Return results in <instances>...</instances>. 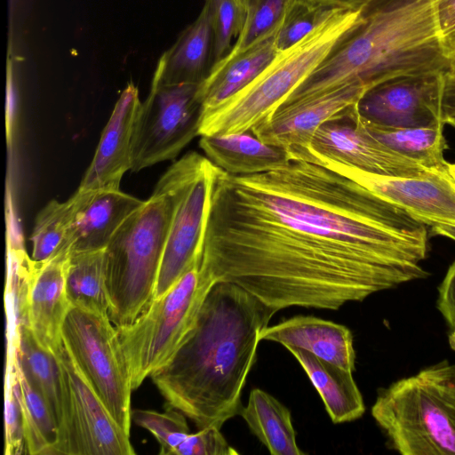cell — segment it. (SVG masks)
<instances>
[{
    "mask_svg": "<svg viewBox=\"0 0 455 455\" xmlns=\"http://www.w3.org/2000/svg\"><path fill=\"white\" fill-rule=\"evenodd\" d=\"M426 224L316 163L261 173L218 167L201 269L277 311L339 309L427 276Z\"/></svg>",
    "mask_w": 455,
    "mask_h": 455,
    "instance_id": "1",
    "label": "cell"
},
{
    "mask_svg": "<svg viewBox=\"0 0 455 455\" xmlns=\"http://www.w3.org/2000/svg\"><path fill=\"white\" fill-rule=\"evenodd\" d=\"M276 312L235 283H215L178 350L150 376L165 408L180 411L198 429L220 428L240 414L260 333Z\"/></svg>",
    "mask_w": 455,
    "mask_h": 455,
    "instance_id": "2",
    "label": "cell"
},
{
    "mask_svg": "<svg viewBox=\"0 0 455 455\" xmlns=\"http://www.w3.org/2000/svg\"><path fill=\"white\" fill-rule=\"evenodd\" d=\"M450 68L432 0H362L358 22L282 106L351 83L370 89L397 76Z\"/></svg>",
    "mask_w": 455,
    "mask_h": 455,
    "instance_id": "3",
    "label": "cell"
},
{
    "mask_svg": "<svg viewBox=\"0 0 455 455\" xmlns=\"http://www.w3.org/2000/svg\"><path fill=\"white\" fill-rule=\"evenodd\" d=\"M207 160L191 151L176 161L107 245L108 317L116 328L132 323L152 301L175 212Z\"/></svg>",
    "mask_w": 455,
    "mask_h": 455,
    "instance_id": "4",
    "label": "cell"
},
{
    "mask_svg": "<svg viewBox=\"0 0 455 455\" xmlns=\"http://www.w3.org/2000/svg\"><path fill=\"white\" fill-rule=\"evenodd\" d=\"M361 4L336 8L305 37L279 52L249 85L202 116L199 136L247 132L268 119L358 22Z\"/></svg>",
    "mask_w": 455,
    "mask_h": 455,
    "instance_id": "5",
    "label": "cell"
},
{
    "mask_svg": "<svg viewBox=\"0 0 455 455\" xmlns=\"http://www.w3.org/2000/svg\"><path fill=\"white\" fill-rule=\"evenodd\" d=\"M371 415L403 455H455V364L393 383L379 393Z\"/></svg>",
    "mask_w": 455,
    "mask_h": 455,
    "instance_id": "6",
    "label": "cell"
},
{
    "mask_svg": "<svg viewBox=\"0 0 455 455\" xmlns=\"http://www.w3.org/2000/svg\"><path fill=\"white\" fill-rule=\"evenodd\" d=\"M196 263L163 296L126 326L116 328L132 389L164 366L192 329L216 283Z\"/></svg>",
    "mask_w": 455,
    "mask_h": 455,
    "instance_id": "7",
    "label": "cell"
},
{
    "mask_svg": "<svg viewBox=\"0 0 455 455\" xmlns=\"http://www.w3.org/2000/svg\"><path fill=\"white\" fill-rule=\"evenodd\" d=\"M62 339L112 417L130 435L132 389L118 331L108 315L72 307Z\"/></svg>",
    "mask_w": 455,
    "mask_h": 455,
    "instance_id": "8",
    "label": "cell"
},
{
    "mask_svg": "<svg viewBox=\"0 0 455 455\" xmlns=\"http://www.w3.org/2000/svg\"><path fill=\"white\" fill-rule=\"evenodd\" d=\"M59 363L64 417L54 455H132L127 434L81 370L62 339L54 351Z\"/></svg>",
    "mask_w": 455,
    "mask_h": 455,
    "instance_id": "9",
    "label": "cell"
},
{
    "mask_svg": "<svg viewBox=\"0 0 455 455\" xmlns=\"http://www.w3.org/2000/svg\"><path fill=\"white\" fill-rule=\"evenodd\" d=\"M199 84L151 85L135 122L131 154L132 172L175 158L199 136L203 115Z\"/></svg>",
    "mask_w": 455,
    "mask_h": 455,
    "instance_id": "10",
    "label": "cell"
},
{
    "mask_svg": "<svg viewBox=\"0 0 455 455\" xmlns=\"http://www.w3.org/2000/svg\"><path fill=\"white\" fill-rule=\"evenodd\" d=\"M290 156L311 162L332 161L382 176L421 178L433 172L370 134L357 114L356 104L324 123L306 149Z\"/></svg>",
    "mask_w": 455,
    "mask_h": 455,
    "instance_id": "11",
    "label": "cell"
},
{
    "mask_svg": "<svg viewBox=\"0 0 455 455\" xmlns=\"http://www.w3.org/2000/svg\"><path fill=\"white\" fill-rule=\"evenodd\" d=\"M443 74L402 75L382 81L363 94L356 103V111L365 123L382 127L411 128L444 124Z\"/></svg>",
    "mask_w": 455,
    "mask_h": 455,
    "instance_id": "12",
    "label": "cell"
},
{
    "mask_svg": "<svg viewBox=\"0 0 455 455\" xmlns=\"http://www.w3.org/2000/svg\"><path fill=\"white\" fill-rule=\"evenodd\" d=\"M314 163L353 180L426 225L455 226V182L447 172H432L421 178L390 177L328 160Z\"/></svg>",
    "mask_w": 455,
    "mask_h": 455,
    "instance_id": "13",
    "label": "cell"
},
{
    "mask_svg": "<svg viewBox=\"0 0 455 455\" xmlns=\"http://www.w3.org/2000/svg\"><path fill=\"white\" fill-rule=\"evenodd\" d=\"M217 170L218 167L208 159L175 212L153 299L163 296L196 263L202 260L208 203Z\"/></svg>",
    "mask_w": 455,
    "mask_h": 455,
    "instance_id": "14",
    "label": "cell"
},
{
    "mask_svg": "<svg viewBox=\"0 0 455 455\" xmlns=\"http://www.w3.org/2000/svg\"><path fill=\"white\" fill-rule=\"evenodd\" d=\"M368 90L358 83L337 87L318 96L281 106L251 131L263 142L290 154L306 149L326 122L356 104Z\"/></svg>",
    "mask_w": 455,
    "mask_h": 455,
    "instance_id": "15",
    "label": "cell"
},
{
    "mask_svg": "<svg viewBox=\"0 0 455 455\" xmlns=\"http://www.w3.org/2000/svg\"><path fill=\"white\" fill-rule=\"evenodd\" d=\"M140 105L137 87L132 83L127 84L102 131L79 189H120L124 174L131 170L132 140Z\"/></svg>",
    "mask_w": 455,
    "mask_h": 455,
    "instance_id": "16",
    "label": "cell"
},
{
    "mask_svg": "<svg viewBox=\"0 0 455 455\" xmlns=\"http://www.w3.org/2000/svg\"><path fill=\"white\" fill-rule=\"evenodd\" d=\"M70 251L61 249L35 261L28 296V327L37 341L54 352L62 343V327L72 307L67 294Z\"/></svg>",
    "mask_w": 455,
    "mask_h": 455,
    "instance_id": "17",
    "label": "cell"
},
{
    "mask_svg": "<svg viewBox=\"0 0 455 455\" xmlns=\"http://www.w3.org/2000/svg\"><path fill=\"white\" fill-rule=\"evenodd\" d=\"M260 340L280 343L310 352L343 369L355 370V352L348 328L312 315H297L267 326Z\"/></svg>",
    "mask_w": 455,
    "mask_h": 455,
    "instance_id": "18",
    "label": "cell"
},
{
    "mask_svg": "<svg viewBox=\"0 0 455 455\" xmlns=\"http://www.w3.org/2000/svg\"><path fill=\"white\" fill-rule=\"evenodd\" d=\"M212 15L210 2L205 0L195 21L160 58L151 85L201 84L212 66Z\"/></svg>",
    "mask_w": 455,
    "mask_h": 455,
    "instance_id": "19",
    "label": "cell"
},
{
    "mask_svg": "<svg viewBox=\"0 0 455 455\" xmlns=\"http://www.w3.org/2000/svg\"><path fill=\"white\" fill-rule=\"evenodd\" d=\"M71 230L70 253L105 250L112 236L144 201L119 190H85Z\"/></svg>",
    "mask_w": 455,
    "mask_h": 455,
    "instance_id": "20",
    "label": "cell"
},
{
    "mask_svg": "<svg viewBox=\"0 0 455 455\" xmlns=\"http://www.w3.org/2000/svg\"><path fill=\"white\" fill-rule=\"evenodd\" d=\"M276 33L232 57H223L211 68L198 88L203 115L249 85L273 61L279 52Z\"/></svg>",
    "mask_w": 455,
    "mask_h": 455,
    "instance_id": "21",
    "label": "cell"
},
{
    "mask_svg": "<svg viewBox=\"0 0 455 455\" xmlns=\"http://www.w3.org/2000/svg\"><path fill=\"white\" fill-rule=\"evenodd\" d=\"M199 147L214 165L236 176L269 172L291 159L286 149L263 142L251 131L202 135Z\"/></svg>",
    "mask_w": 455,
    "mask_h": 455,
    "instance_id": "22",
    "label": "cell"
},
{
    "mask_svg": "<svg viewBox=\"0 0 455 455\" xmlns=\"http://www.w3.org/2000/svg\"><path fill=\"white\" fill-rule=\"evenodd\" d=\"M287 349L297 359L319 393L333 423L349 422L363 414L365 406L353 378V371L322 360L304 349Z\"/></svg>",
    "mask_w": 455,
    "mask_h": 455,
    "instance_id": "23",
    "label": "cell"
},
{
    "mask_svg": "<svg viewBox=\"0 0 455 455\" xmlns=\"http://www.w3.org/2000/svg\"><path fill=\"white\" fill-rule=\"evenodd\" d=\"M5 372L12 378L20 406L28 454L54 455L59 435L58 423L44 399L26 379L17 354L14 357H6Z\"/></svg>",
    "mask_w": 455,
    "mask_h": 455,
    "instance_id": "24",
    "label": "cell"
},
{
    "mask_svg": "<svg viewBox=\"0 0 455 455\" xmlns=\"http://www.w3.org/2000/svg\"><path fill=\"white\" fill-rule=\"evenodd\" d=\"M240 415L272 455L304 454L297 444L290 411L270 394L252 389Z\"/></svg>",
    "mask_w": 455,
    "mask_h": 455,
    "instance_id": "25",
    "label": "cell"
},
{
    "mask_svg": "<svg viewBox=\"0 0 455 455\" xmlns=\"http://www.w3.org/2000/svg\"><path fill=\"white\" fill-rule=\"evenodd\" d=\"M16 354L26 379L44 399L60 429L64 417L63 387L54 352L44 347L32 331L22 325L19 330Z\"/></svg>",
    "mask_w": 455,
    "mask_h": 455,
    "instance_id": "26",
    "label": "cell"
},
{
    "mask_svg": "<svg viewBox=\"0 0 455 455\" xmlns=\"http://www.w3.org/2000/svg\"><path fill=\"white\" fill-rule=\"evenodd\" d=\"M362 122L370 134L393 151L430 171L447 172L449 163L443 156L447 148L443 135L444 124L426 127L389 128Z\"/></svg>",
    "mask_w": 455,
    "mask_h": 455,
    "instance_id": "27",
    "label": "cell"
},
{
    "mask_svg": "<svg viewBox=\"0 0 455 455\" xmlns=\"http://www.w3.org/2000/svg\"><path fill=\"white\" fill-rule=\"evenodd\" d=\"M66 287L72 307L108 315L105 250L70 253Z\"/></svg>",
    "mask_w": 455,
    "mask_h": 455,
    "instance_id": "28",
    "label": "cell"
},
{
    "mask_svg": "<svg viewBox=\"0 0 455 455\" xmlns=\"http://www.w3.org/2000/svg\"><path fill=\"white\" fill-rule=\"evenodd\" d=\"M85 194V190L78 188L67 201L52 200L38 212L30 236L31 258L35 261H44L61 249H68V238Z\"/></svg>",
    "mask_w": 455,
    "mask_h": 455,
    "instance_id": "29",
    "label": "cell"
},
{
    "mask_svg": "<svg viewBox=\"0 0 455 455\" xmlns=\"http://www.w3.org/2000/svg\"><path fill=\"white\" fill-rule=\"evenodd\" d=\"M245 19L242 31L225 57H232L277 32L297 0H243Z\"/></svg>",
    "mask_w": 455,
    "mask_h": 455,
    "instance_id": "30",
    "label": "cell"
},
{
    "mask_svg": "<svg viewBox=\"0 0 455 455\" xmlns=\"http://www.w3.org/2000/svg\"><path fill=\"white\" fill-rule=\"evenodd\" d=\"M132 419L157 440L161 455H176L191 434L186 416L173 409L165 408L164 412L136 409L132 411Z\"/></svg>",
    "mask_w": 455,
    "mask_h": 455,
    "instance_id": "31",
    "label": "cell"
},
{
    "mask_svg": "<svg viewBox=\"0 0 455 455\" xmlns=\"http://www.w3.org/2000/svg\"><path fill=\"white\" fill-rule=\"evenodd\" d=\"M336 8L338 7L307 0H297L287 12L275 35L277 50L284 51L298 43Z\"/></svg>",
    "mask_w": 455,
    "mask_h": 455,
    "instance_id": "32",
    "label": "cell"
},
{
    "mask_svg": "<svg viewBox=\"0 0 455 455\" xmlns=\"http://www.w3.org/2000/svg\"><path fill=\"white\" fill-rule=\"evenodd\" d=\"M209 2L213 30V66L228 54L231 43L238 37L243 27L245 11L243 0Z\"/></svg>",
    "mask_w": 455,
    "mask_h": 455,
    "instance_id": "33",
    "label": "cell"
},
{
    "mask_svg": "<svg viewBox=\"0 0 455 455\" xmlns=\"http://www.w3.org/2000/svg\"><path fill=\"white\" fill-rule=\"evenodd\" d=\"M4 454H28L23 433L20 406L11 374L4 378Z\"/></svg>",
    "mask_w": 455,
    "mask_h": 455,
    "instance_id": "34",
    "label": "cell"
},
{
    "mask_svg": "<svg viewBox=\"0 0 455 455\" xmlns=\"http://www.w3.org/2000/svg\"><path fill=\"white\" fill-rule=\"evenodd\" d=\"M238 451L231 447L220 428L209 427L191 433L186 442L179 448L176 455H235Z\"/></svg>",
    "mask_w": 455,
    "mask_h": 455,
    "instance_id": "35",
    "label": "cell"
},
{
    "mask_svg": "<svg viewBox=\"0 0 455 455\" xmlns=\"http://www.w3.org/2000/svg\"><path fill=\"white\" fill-rule=\"evenodd\" d=\"M437 307L449 327V342L455 350V261L439 285Z\"/></svg>",
    "mask_w": 455,
    "mask_h": 455,
    "instance_id": "36",
    "label": "cell"
},
{
    "mask_svg": "<svg viewBox=\"0 0 455 455\" xmlns=\"http://www.w3.org/2000/svg\"><path fill=\"white\" fill-rule=\"evenodd\" d=\"M441 37L455 30V0H432Z\"/></svg>",
    "mask_w": 455,
    "mask_h": 455,
    "instance_id": "37",
    "label": "cell"
},
{
    "mask_svg": "<svg viewBox=\"0 0 455 455\" xmlns=\"http://www.w3.org/2000/svg\"><path fill=\"white\" fill-rule=\"evenodd\" d=\"M455 117V67L443 74L442 118L444 124Z\"/></svg>",
    "mask_w": 455,
    "mask_h": 455,
    "instance_id": "38",
    "label": "cell"
},
{
    "mask_svg": "<svg viewBox=\"0 0 455 455\" xmlns=\"http://www.w3.org/2000/svg\"><path fill=\"white\" fill-rule=\"evenodd\" d=\"M443 52L451 67H455V30L442 36Z\"/></svg>",
    "mask_w": 455,
    "mask_h": 455,
    "instance_id": "39",
    "label": "cell"
},
{
    "mask_svg": "<svg viewBox=\"0 0 455 455\" xmlns=\"http://www.w3.org/2000/svg\"><path fill=\"white\" fill-rule=\"evenodd\" d=\"M432 231L435 235H443L455 241V226L435 225L432 226Z\"/></svg>",
    "mask_w": 455,
    "mask_h": 455,
    "instance_id": "40",
    "label": "cell"
},
{
    "mask_svg": "<svg viewBox=\"0 0 455 455\" xmlns=\"http://www.w3.org/2000/svg\"><path fill=\"white\" fill-rule=\"evenodd\" d=\"M315 4H323L330 6H349L356 4L360 0H307Z\"/></svg>",
    "mask_w": 455,
    "mask_h": 455,
    "instance_id": "41",
    "label": "cell"
},
{
    "mask_svg": "<svg viewBox=\"0 0 455 455\" xmlns=\"http://www.w3.org/2000/svg\"><path fill=\"white\" fill-rule=\"evenodd\" d=\"M447 173L451 178V180L455 182V163H453V164L449 163L448 168H447Z\"/></svg>",
    "mask_w": 455,
    "mask_h": 455,
    "instance_id": "42",
    "label": "cell"
},
{
    "mask_svg": "<svg viewBox=\"0 0 455 455\" xmlns=\"http://www.w3.org/2000/svg\"><path fill=\"white\" fill-rule=\"evenodd\" d=\"M446 124H450V125H451V126L455 127V117H453V118H451V119L448 120Z\"/></svg>",
    "mask_w": 455,
    "mask_h": 455,
    "instance_id": "43",
    "label": "cell"
}]
</instances>
